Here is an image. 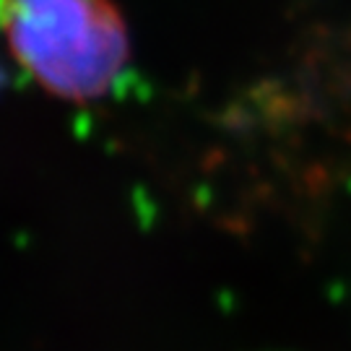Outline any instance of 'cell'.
Listing matches in <instances>:
<instances>
[{
    "mask_svg": "<svg viewBox=\"0 0 351 351\" xmlns=\"http://www.w3.org/2000/svg\"><path fill=\"white\" fill-rule=\"evenodd\" d=\"M0 34L16 65L68 104L104 99L130 60L114 0H0Z\"/></svg>",
    "mask_w": 351,
    "mask_h": 351,
    "instance_id": "6da1fadb",
    "label": "cell"
}]
</instances>
